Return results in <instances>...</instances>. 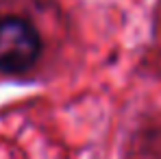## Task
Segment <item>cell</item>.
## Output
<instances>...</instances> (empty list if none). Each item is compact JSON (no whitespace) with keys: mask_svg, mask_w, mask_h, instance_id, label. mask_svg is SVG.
<instances>
[{"mask_svg":"<svg viewBox=\"0 0 161 159\" xmlns=\"http://www.w3.org/2000/svg\"><path fill=\"white\" fill-rule=\"evenodd\" d=\"M42 54V37L33 22L22 15L0 18V72L22 74Z\"/></svg>","mask_w":161,"mask_h":159,"instance_id":"cell-1","label":"cell"}]
</instances>
